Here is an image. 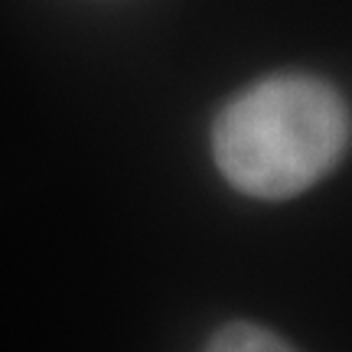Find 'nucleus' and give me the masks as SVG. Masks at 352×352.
<instances>
[{"label": "nucleus", "instance_id": "nucleus-2", "mask_svg": "<svg viewBox=\"0 0 352 352\" xmlns=\"http://www.w3.org/2000/svg\"><path fill=\"white\" fill-rule=\"evenodd\" d=\"M206 352H297L287 340H280L277 333L258 327V323H226V327L215 333Z\"/></svg>", "mask_w": 352, "mask_h": 352}, {"label": "nucleus", "instance_id": "nucleus-1", "mask_svg": "<svg viewBox=\"0 0 352 352\" xmlns=\"http://www.w3.org/2000/svg\"><path fill=\"white\" fill-rule=\"evenodd\" d=\"M352 144L340 88L307 72H274L239 91L212 124V157L252 199H294L327 179Z\"/></svg>", "mask_w": 352, "mask_h": 352}]
</instances>
